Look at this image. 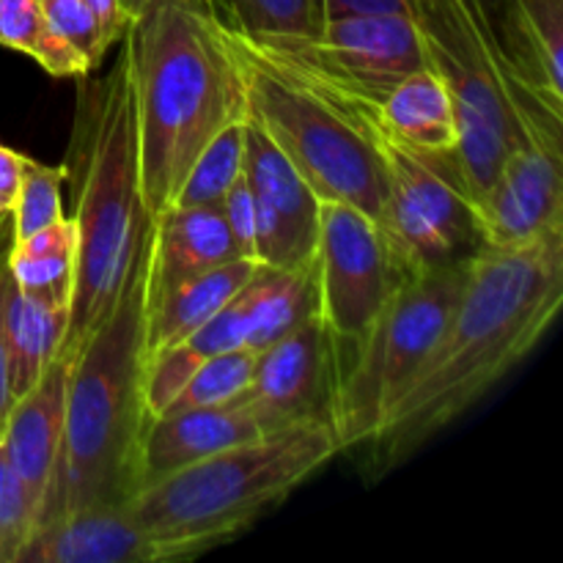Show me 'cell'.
<instances>
[{
	"instance_id": "cell-26",
	"label": "cell",
	"mask_w": 563,
	"mask_h": 563,
	"mask_svg": "<svg viewBox=\"0 0 563 563\" xmlns=\"http://www.w3.org/2000/svg\"><path fill=\"white\" fill-rule=\"evenodd\" d=\"M245 170V119L212 137L187 170L174 207H220Z\"/></svg>"
},
{
	"instance_id": "cell-24",
	"label": "cell",
	"mask_w": 563,
	"mask_h": 563,
	"mask_svg": "<svg viewBox=\"0 0 563 563\" xmlns=\"http://www.w3.org/2000/svg\"><path fill=\"white\" fill-rule=\"evenodd\" d=\"M75 267L77 231L69 214L25 240H11L5 258V269L16 289L60 308L71 306Z\"/></svg>"
},
{
	"instance_id": "cell-39",
	"label": "cell",
	"mask_w": 563,
	"mask_h": 563,
	"mask_svg": "<svg viewBox=\"0 0 563 563\" xmlns=\"http://www.w3.org/2000/svg\"><path fill=\"white\" fill-rule=\"evenodd\" d=\"M5 258H9V256H5ZM3 267H5V262H0V273H3Z\"/></svg>"
},
{
	"instance_id": "cell-21",
	"label": "cell",
	"mask_w": 563,
	"mask_h": 563,
	"mask_svg": "<svg viewBox=\"0 0 563 563\" xmlns=\"http://www.w3.org/2000/svg\"><path fill=\"white\" fill-rule=\"evenodd\" d=\"M245 319V346L267 350L308 319L319 317L317 273L311 267L278 269L258 264L256 275L236 295Z\"/></svg>"
},
{
	"instance_id": "cell-16",
	"label": "cell",
	"mask_w": 563,
	"mask_h": 563,
	"mask_svg": "<svg viewBox=\"0 0 563 563\" xmlns=\"http://www.w3.org/2000/svg\"><path fill=\"white\" fill-rule=\"evenodd\" d=\"M245 258L214 207H170L157 214L148 240L146 300L154 306L176 286Z\"/></svg>"
},
{
	"instance_id": "cell-30",
	"label": "cell",
	"mask_w": 563,
	"mask_h": 563,
	"mask_svg": "<svg viewBox=\"0 0 563 563\" xmlns=\"http://www.w3.org/2000/svg\"><path fill=\"white\" fill-rule=\"evenodd\" d=\"M38 509L0 449V563L20 561L22 548L36 528Z\"/></svg>"
},
{
	"instance_id": "cell-32",
	"label": "cell",
	"mask_w": 563,
	"mask_h": 563,
	"mask_svg": "<svg viewBox=\"0 0 563 563\" xmlns=\"http://www.w3.org/2000/svg\"><path fill=\"white\" fill-rule=\"evenodd\" d=\"M218 209L220 214H223L225 225H229L231 236H234L242 256L256 262V207H253V196L251 187H247L245 170H242L240 179L231 185V190L225 192V198L220 201Z\"/></svg>"
},
{
	"instance_id": "cell-29",
	"label": "cell",
	"mask_w": 563,
	"mask_h": 563,
	"mask_svg": "<svg viewBox=\"0 0 563 563\" xmlns=\"http://www.w3.org/2000/svg\"><path fill=\"white\" fill-rule=\"evenodd\" d=\"M64 185L66 168L44 165L38 159L25 157L16 187L14 209H11V240H25L47 225L66 218L64 212Z\"/></svg>"
},
{
	"instance_id": "cell-25",
	"label": "cell",
	"mask_w": 563,
	"mask_h": 563,
	"mask_svg": "<svg viewBox=\"0 0 563 563\" xmlns=\"http://www.w3.org/2000/svg\"><path fill=\"white\" fill-rule=\"evenodd\" d=\"M0 47L25 53L53 77H82L88 66L44 16L42 0H0Z\"/></svg>"
},
{
	"instance_id": "cell-19",
	"label": "cell",
	"mask_w": 563,
	"mask_h": 563,
	"mask_svg": "<svg viewBox=\"0 0 563 563\" xmlns=\"http://www.w3.org/2000/svg\"><path fill=\"white\" fill-rule=\"evenodd\" d=\"M504 60L539 104L563 115V0H515Z\"/></svg>"
},
{
	"instance_id": "cell-2",
	"label": "cell",
	"mask_w": 563,
	"mask_h": 563,
	"mask_svg": "<svg viewBox=\"0 0 563 563\" xmlns=\"http://www.w3.org/2000/svg\"><path fill=\"white\" fill-rule=\"evenodd\" d=\"M121 44L135 97L143 201L157 218L174 207L201 148L247 115L245 80L212 0H157L130 22Z\"/></svg>"
},
{
	"instance_id": "cell-22",
	"label": "cell",
	"mask_w": 563,
	"mask_h": 563,
	"mask_svg": "<svg viewBox=\"0 0 563 563\" xmlns=\"http://www.w3.org/2000/svg\"><path fill=\"white\" fill-rule=\"evenodd\" d=\"M258 264L251 258H236V262L214 267L209 273L190 278L187 284L176 286L174 291L148 306L146 317V361L157 352L185 341L192 330L223 311L247 280L256 275Z\"/></svg>"
},
{
	"instance_id": "cell-35",
	"label": "cell",
	"mask_w": 563,
	"mask_h": 563,
	"mask_svg": "<svg viewBox=\"0 0 563 563\" xmlns=\"http://www.w3.org/2000/svg\"><path fill=\"white\" fill-rule=\"evenodd\" d=\"M82 3L97 16L99 27H102L110 44H119L126 36V31H130V16H126L121 0H82Z\"/></svg>"
},
{
	"instance_id": "cell-9",
	"label": "cell",
	"mask_w": 563,
	"mask_h": 563,
	"mask_svg": "<svg viewBox=\"0 0 563 563\" xmlns=\"http://www.w3.org/2000/svg\"><path fill=\"white\" fill-rule=\"evenodd\" d=\"M247 42L297 80L355 110L372 108L399 77L429 66L418 25L401 11L339 16L319 22L308 36Z\"/></svg>"
},
{
	"instance_id": "cell-33",
	"label": "cell",
	"mask_w": 563,
	"mask_h": 563,
	"mask_svg": "<svg viewBox=\"0 0 563 563\" xmlns=\"http://www.w3.org/2000/svg\"><path fill=\"white\" fill-rule=\"evenodd\" d=\"M317 11L319 22H324L352 14H388V11L410 14V5L407 0H317Z\"/></svg>"
},
{
	"instance_id": "cell-11",
	"label": "cell",
	"mask_w": 563,
	"mask_h": 563,
	"mask_svg": "<svg viewBox=\"0 0 563 563\" xmlns=\"http://www.w3.org/2000/svg\"><path fill=\"white\" fill-rule=\"evenodd\" d=\"M341 379V350L322 317L256 352V372L242 405L264 434L302 423H333Z\"/></svg>"
},
{
	"instance_id": "cell-4",
	"label": "cell",
	"mask_w": 563,
	"mask_h": 563,
	"mask_svg": "<svg viewBox=\"0 0 563 563\" xmlns=\"http://www.w3.org/2000/svg\"><path fill=\"white\" fill-rule=\"evenodd\" d=\"M146 278L148 247L110 317L71 361L64 440L36 526L86 506L126 504L141 489V443L148 423Z\"/></svg>"
},
{
	"instance_id": "cell-34",
	"label": "cell",
	"mask_w": 563,
	"mask_h": 563,
	"mask_svg": "<svg viewBox=\"0 0 563 563\" xmlns=\"http://www.w3.org/2000/svg\"><path fill=\"white\" fill-rule=\"evenodd\" d=\"M471 5L476 9V14L484 20L487 31L493 33L495 47H498L500 58H504L506 33H509L511 16H515V0H471ZM506 69H509V66H506Z\"/></svg>"
},
{
	"instance_id": "cell-10",
	"label": "cell",
	"mask_w": 563,
	"mask_h": 563,
	"mask_svg": "<svg viewBox=\"0 0 563 563\" xmlns=\"http://www.w3.org/2000/svg\"><path fill=\"white\" fill-rule=\"evenodd\" d=\"M319 317L339 350L355 352L405 275L390 258L383 231L350 203L322 201L313 253Z\"/></svg>"
},
{
	"instance_id": "cell-17",
	"label": "cell",
	"mask_w": 563,
	"mask_h": 563,
	"mask_svg": "<svg viewBox=\"0 0 563 563\" xmlns=\"http://www.w3.org/2000/svg\"><path fill=\"white\" fill-rule=\"evenodd\" d=\"M258 438H264V432L242 401L198 410H168L148 418L141 443V487Z\"/></svg>"
},
{
	"instance_id": "cell-37",
	"label": "cell",
	"mask_w": 563,
	"mask_h": 563,
	"mask_svg": "<svg viewBox=\"0 0 563 563\" xmlns=\"http://www.w3.org/2000/svg\"><path fill=\"white\" fill-rule=\"evenodd\" d=\"M3 273H0V295H3ZM14 399L16 396H14V385H11V366H9V355H5V341H3V322H0V438H3L5 418H9Z\"/></svg>"
},
{
	"instance_id": "cell-36",
	"label": "cell",
	"mask_w": 563,
	"mask_h": 563,
	"mask_svg": "<svg viewBox=\"0 0 563 563\" xmlns=\"http://www.w3.org/2000/svg\"><path fill=\"white\" fill-rule=\"evenodd\" d=\"M22 165H25V154L0 143V214H9L14 209Z\"/></svg>"
},
{
	"instance_id": "cell-5",
	"label": "cell",
	"mask_w": 563,
	"mask_h": 563,
	"mask_svg": "<svg viewBox=\"0 0 563 563\" xmlns=\"http://www.w3.org/2000/svg\"><path fill=\"white\" fill-rule=\"evenodd\" d=\"M335 454L341 440L333 423H302L143 484L130 509L165 561L196 559L240 537Z\"/></svg>"
},
{
	"instance_id": "cell-15",
	"label": "cell",
	"mask_w": 563,
	"mask_h": 563,
	"mask_svg": "<svg viewBox=\"0 0 563 563\" xmlns=\"http://www.w3.org/2000/svg\"><path fill=\"white\" fill-rule=\"evenodd\" d=\"M69 366V357L58 355L33 388L16 396L9 418H5L3 438H0L5 460L20 476L22 487L27 489L36 509H42L49 484H53L55 465H58Z\"/></svg>"
},
{
	"instance_id": "cell-7",
	"label": "cell",
	"mask_w": 563,
	"mask_h": 563,
	"mask_svg": "<svg viewBox=\"0 0 563 563\" xmlns=\"http://www.w3.org/2000/svg\"><path fill=\"white\" fill-rule=\"evenodd\" d=\"M471 262L407 275L390 291L363 344L341 366L335 432L341 451L368 443L443 335L471 275Z\"/></svg>"
},
{
	"instance_id": "cell-12",
	"label": "cell",
	"mask_w": 563,
	"mask_h": 563,
	"mask_svg": "<svg viewBox=\"0 0 563 563\" xmlns=\"http://www.w3.org/2000/svg\"><path fill=\"white\" fill-rule=\"evenodd\" d=\"M476 212L484 247L493 251H515L563 231L561 141L528 135L515 143Z\"/></svg>"
},
{
	"instance_id": "cell-28",
	"label": "cell",
	"mask_w": 563,
	"mask_h": 563,
	"mask_svg": "<svg viewBox=\"0 0 563 563\" xmlns=\"http://www.w3.org/2000/svg\"><path fill=\"white\" fill-rule=\"evenodd\" d=\"M256 372V352L240 346V350L223 352L192 372L181 394L176 396L168 410H198V407H225L240 401L247 394ZM165 410V412H168Z\"/></svg>"
},
{
	"instance_id": "cell-13",
	"label": "cell",
	"mask_w": 563,
	"mask_h": 563,
	"mask_svg": "<svg viewBox=\"0 0 563 563\" xmlns=\"http://www.w3.org/2000/svg\"><path fill=\"white\" fill-rule=\"evenodd\" d=\"M245 179L256 207V262L278 269L311 267L322 201L247 115Z\"/></svg>"
},
{
	"instance_id": "cell-27",
	"label": "cell",
	"mask_w": 563,
	"mask_h": 563,
	"mask_svg": "<svg viewBox=\"0 0 563 563\" xmlns=\"http://www.w3.org/2000/svg\"><path fill=\"white\" fill-rule=\"evenodd\" d=\"M231 31L247 38L308 36L319 27L317 0H212Z\"/></svg>"
},
{
	"instance_id": "cell-23",
	"label": "cell",
	"mask_w": 563,
	"mask_h": 563,
	"mask_svg": "<svg viewBox=\"0 0 563 563\" xmlns=\"http://www.w3.org/2000/svg\"><path fill=\"white\" fill-rule=\"evenodd\" d=\"M245 346V319H242L240 302L234 300L214 313L209 322L192 330L185 341L157 352L146 361V377H143V396H146L148 418H157L174 405L176 396L187 385L203 361L223 352Z\"/></svg>"
},
{
	"instance_id": "cell-38",
	"label": "cell",
	"mask_w": 563,
	"mask_h": 563,
	"mask_svg": "<svg viewBox=\"0 0 563 563\" xmlns=\"http://www.w3.org/2000/svg\"><path fill=\"white\" fill-rule=\"evenodd\" d=\"M152 3H157V0H121V5H124V11H126V16H130V22L135 20L137 14H143V11H146Z\"/></svg>"
},
{
	"instance_id": "cell-1",
	"label": "cell",
	"mask_w": 563,
	"mask_h": 563,
	"mask_svg": "<svg viewBox=\"0 0 563 563\" xmlns=\"http://www.w3.org/2000/svg\"><path fill=\"white\" fill-rule=\"evenodd\" d=\"M563 302V231L515 251L484 247L434 350L379 421L374 473L410 460L520 366L553 328Z\"/></svg>"
},
{
	"instance_id": "cell-8",
	"label": "cell",
	"mask_w": 563,
	"mask_h": 563,
	"mask_svg": "<svg viewBox=\"0 0 563 563\" xmlns=\"http://www.w3.org/2000/svg\"><path fill=\"white\" fill-rule=\"evenodd\" d=\"M377 143L385 165V203L377 225L399 273L407 278L476 258L484 236L460 157L418 154L383 135Z\"/></svg>"
},
{
	"instance_id": "cell-6",
	"label": "cell",
	"mask_w": 563,
	"mask_h": 563,
	"mask_svg": "<svg viewBox=\"0 0 563 563\" xmlns=\"http://www.w3.org/2000/svg\"><path fill=\"white\" fill-rule=\"evenodd\" d=\"M229 33L245 80L247 119L262 126L319 201L350 203L379 223L385 165L366 119L280 69L236 31Z\"/></svg>"
},
{
	"instance_id": "cell-14",
	"label": "cell",
	"mask_w": 563,
	"mask_h": 563,
	"mask_svg": "<svg viewBox=\"0 0 563 563\" xmlns=\"http://www.w3.org/2000/svg\"><path fill=\"white\" fill-rule=\"evenodd\" d=\"M163 548L126 504L86 506L33 528L16 563H157Z\"/></svg>"
},
{
	"instance_id": "cell-18",
	"label": "cell",
	"mask_w": 563,
	"mask_h": 563,
	"mask_svg": "<svg viewBox=\"0 0 563 563\" xmlns=\"http://www.w3.org/2000/svg\"><path fill=\"white\" fill-rule=\"evenodd\" d=\"M357 113L377 135L418 154H456L460 146L454 97L432 66L399 77L377 104Z\"/></svg>"
},
{
	"instance_id": "cell-31",
	"label": "cell",
	"mask_w": 563,
	"mask_h": 563,
	"mask_svg": "<svg viewBox=\"0 0 563 563\" xmlns=\"http://www.w3.org/2000/svg\"><path fill=\"white\" fill-rule=\"evenodd\" d=\"M42 9L49 27L86 60L88 71L102 69L104 55L113 44L108 42L91 9L82 0H42Z\"/></svg>"
},
{
	"instance_id": "cell-20",
	"label": "cell",
	"mask_w": 563,
	"mask_h": 563,
	"mask_svg": "<svg viewBox=\"0 0 563 563\" xmlns=\"http://www.w3.org/2000/svg\"><path fill=\"white\" fill-rule=\"evenodd\" d=\"M0 322H3L5 355L11 366L14 396L25 394L53 366L64 346L69 328V308L25 295L14 286L9 269L3 273L0 295Z\"/></svg>"
},
{
	"instance_id": "cell-3",
	"label": "cell",
	"mask_w": 563,
	"mask_h": 563,
	"mask_svg": "<svg viewBox=\"0 0 563 563\" xmlns=\"http://www.w3.org/2000/svg\"><path fill=\"white\" fill-rule=\"evenodd\" d=\"M77 82L75 121L64 159L66 181L75 190L69 218L77 231L75 295L60 346V355L69 361L115 308L146 256L154 223L143 201L135 97L124 44L108 71L99 77L88 71Z\"/></svg>"
}]
</instances>
